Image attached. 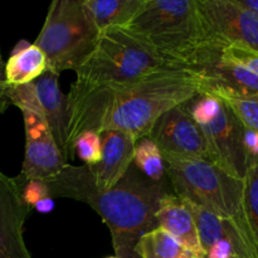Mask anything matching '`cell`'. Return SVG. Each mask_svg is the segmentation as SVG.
Returning a JSON list of instances; mask_svg holds the SVG:
<instances>
[{"label": "cell", "instance_id": "obj_22", "mask_svg": "<svg viewBox=\"0 0 258 258\" xmlns=\"http://www.w3.org/2000/svg\"><path fill=\"white\" fill-rule=\"evenodd\" d=\"M219 98L231 107L244 128L258 133V95L223 96Z\"/></svg>", "mask_w": 258, "mask_h": 258}, {"label": "cell", "instance_id": "obj_19", "mask_svg": "<svg viewBox=\"0 0 258 258\" xmlns=\"http://www.w3.org/2000/svg\"><path fill=\"white\" fill-rule=\"evenodd\" d=\"M135 253L139 258H198L161 228L143 234L135 246Z\"/></svg>", "mask_w": 258, "mask_h": 258}, {"label": "cell", "instance_id": "obj_1", "mask_svg": "<svg viewBox=\"0 0 258 258\" xmlns=\"http://www.w3.org/2000/svg\"><path fill=\"white\" fill-rule=\"evenodd\" d=\"M199 93L196 78L179 67L155 71L134 82L82 88L72 85L67 95V159L73 141L86 131L120 130L136 140L149 136L161 115Z\"/></svg>", "mask_w": 258, "mask_h": 258}, {"label": "cell", "instance_id": "obj_9", "mask_svg": "<svg viewBox=\"0 0 258 258\" xmlns=\"http://www.w3.org/2000/svg\"><path fill=\"white\" fill-rule=\"evenodd\" d=\"M207 39L258 52V17L234 0H197Z\"/></svg>", "mask_w": 258, "mask_h": 258}, {"label": "cell", "instance_id": "obj_27", "mask_svg": "<svg viewBox=\"0 0 258 258\" xmlns=\"http://www.w3.org/2000/svg\"><path fill=\"white\" fill-rule=\"evenodd\" d=\"M243 144L249 161L258 158V133L244 128Z\"/></svg>", "mask_w": 258, "mask_h": 258}, {"label": "cell", "instance_id": "obj_18", "mask_svg": "<svg viewBox=\"0 0 258 258\" xmlns=\"http://www.w3.org/2000/svg\"><path fill=\"white\" fill-rule=\"evenodd\" d=\"M145 0H85V4L100 33L125 29L140 12Z\"/></svg>", "mask_w": 258, "mask_h": 258}, {"label": "cell", "instance_id": "obj_23", "mask_svg": "<svg viewBox=\"0 0 258 258\" xmlns=\"http://www.w3.org/2000/svg\"><path fill=\"white\" fill-rule=\"evenodd\" d=\"M73 154L85 163L86 166H95L101 160V136L96 131L80 134L73 141Z\"/></svg>", "mask_w": 258, "mask_h": 258}, {"label": "cell", "instance_id": "obj_14", "mask_svg": "<svg viewBox=\"0 0 258 258\" xmlns=\"http://www.w3.org/2000/svg\"><path fill=\"white\" fill-rule=\"evenodd\" d=\"M155 221L158 228L168 232L197 257L206 258L193 214L183 199L174 193L164 194L156 209Z\"/></svg>", "mask_w": 258, "mask_h": 258}, {"label": "cell", "instance_id": "obj_8", "mask_svg": "<svg viewBox=\"0 0 258 258\" xmlns=\"http://www.w3.org/2000/svg\"><path fill=\"white\" fill-rule=\"evenodd\" d=\"M181 70L193 76L199 92L218 96H256L258 77L227 57L222 44L207 39L183 64Z\"/></svg>", "mask_w": 258, "mask_h": 258}, {"label": "cell", "instance_id": "obj_32", "mask_svg": "<svg viewBox=\"0 0 258 258\" xmlns=\"http://www.w3.org/2000/svg\"><path fill=\"white\" fill-rule=\"evenodd\" d=\"M232 258H239V257H237V256H233Z\"/></svg>", "mask_w": 258, "mask_h": 258}, {"label": "cell", "instance_id": "obj_21", "mask_svg": "<svg viewBox=\"0 0 258 258\" xmlns=\"http://www.w3.org/2000/svg\"><path fill=\"white\" fill-rule=\"evenodd\" d=\"M243 211L258 253V158L249 161L243 179Z\"/></svg>", "mask_w": 258, "mask_h": 258}, {"label": "cell", "instance_id": "obj_31", "mask_svg": "<svg viewBox=\"0 0 258 258\" xmlns=\"http://www.w3.org/2000/svg\"><path fill=\"white\" fill-rule=\"evenodd\" d=\"M107 258H120V257H117V256H112V257H107Z\"/></svg>", "mask_w": 258, "mask_h": 258}, {"label": "cell", "instance_id": "obj_29", "mask_svg": "<svg viewBox=\"0 0 258 258\" xmlns=\"http://www.w3.org/2000/svg\"><path fill=\"white\" fill-rule=\"evenodd\" d=\"M34 208L37 209L39 213H49V212L53 211L54 208V202H53V198L48 197V198L42 199V201L38 202L34 206Z\"/></svg>", "mask_w": 258, "mask_h": 258}, {"label": "cell", "instance_id": "obj_11", "mask_svg": "<svg viewBox=\"0 0 258 258\" xmlns=\"http://www.w3.org/2000/svg\"><path fill=\"white\" fill-rule=\"evenodd\" d=\"M25 128V154L22 174L25 180L48 181L57 176L67 160L39 113L22 111Z\"/></svg>", "mask_w": 258, "mask_h": 258}, {"label": "cell", "instance_id": "obj_26", "mask_svg": "<svg viewBox=\"0 0 258 258\" xmlns=\"http://www.w3.org/2000/svg\"><path fill=\"white\" fill-rule=\"evenodd\" d=\"M22 197L28 207H34L42 199L49 197V190L44 181L25 180L22 189Z\"/></svg>", "mask_w": 258, "mask_h": 258}, {"label": "cell", "instance_id": "obj_3", "mask_svg": "<svg viewBox=\"0 0 258 258\" xmlns=\"http://www.w3.org/2000/svg\"><path fill=\"white\" fill-rule=\"evenodd\" d=\"M125 29L179 68L207 40L197 0H145Z\"/></svg>", "mask_w": 258, "mask_h": 258}, {"label": "cell", "instance_id": "obj_12", "mask_svg": "<svg viewBox=\"0 0 258 258\" xmlns=\"http://www.w3.org/2000/svg\"><path fill=\"white\" fill-rule=\"evenodd\" d=\"M24 181L22 175L10 178L0 171V258H32L23 237L30 212L22 197Z\"/></svg>", "mask_w": 258, "mask_h": 258}, {"label": "cell", "instance_id": "obj_15", "mask_svg": "<svg viewBox=\"0 0 258 258\" xmlns=\"http://www.w3.org/2000/svg\"><path fill=\"white\" fill-rule=\"evenodd\" d=\"M34 86L40 110H42V117L47 122L60 153L68 161L67 96L60 90L58 75L47 70L38 80L34 81Z\"/></svg>", "mask_w": 258, "mask_h": 258}, {"label": "cell", "instance_id": "obj_25", "mask_svg": "<svg viewBox=\"0 0 258 258\" xmlns=\"http://www.w3.org/2000/svg\"><path fill=\"white\" fill-rule=\"evenodd\" d=\"M223 53L232 60L241 64L249 72L258 77V52L248 49V48L239 47V45H223Z\"/></svg>", "mask_w": 258, "mask_h": 258}, {"label": "cell", "instance_id": "obj_10", "mask_svg": "<svg viewBox=\"0 0 258 258\" xmlns=\"http://www.w3.org/2000/svg\"><path fill=\"white\" fill-rule=\"evenodd\" d=\"M148 138L156 144L163 158L209 160L208 146L203 133L184 103L161 115Z\"/></svg>", "mask_w": 258, "mask_h": 258}, {"label": "cell", "instance_id": "obj_17", "mask_svg": "<svg viewBox=\"0 0 258 258\" xmlns=\"http://www.w3.org/2000/svg\"><path fill=\"white\" fill-rule=\"evenodd\" d=\"M47 71V58L34 44L22 39L13 49L5 63V80L8 86H20L34 82Z\"/></svg>", "mask_w": 258, "mask_h": 258}, {"label": "cell", "instance_id": "obj_16", "mask_svg": "<svg viewBox=\"0 0 258 258\" xmlns=\"http://www.w3.org/2000/svg\"><path fill=\"white\" fill-rule=\"evenodd\" d=\"M185 204L193 214L199 239L206 253L212 246L218 242L226 241L233 244L239 258H258L254 246L244 237L236 223L211 213L193 203L185 202Z\"/></svg>", "mask_w": 258, "mask_h": 258}, {"label": "cell", "instance_id": "obj_4", "mask_svg": "<svg viewBox=\"0 0 258 258\" xmlns=\"http://www.w3.org/2000/svg\"><path fill=\"white\" fill-rule=\"evenodd\" d=\"M163 159L166 178L176 197L232 221L253 244L244 217L242 179L211 160Z\"/></svg>", "mask_w": 258, "mask_h": 258}, {"label": "cell", "instance_id": "obj_20", "mask_svg": "<svg viewBox=\"0 0 258 258\" xmlns=\"http://www.w3.org/2000/svg\"><path fill=\"white\" fill-rule=\"evenodd\" d=\"M133 164L150 180L163 183L165 179V163L163 155L156 144L148 136L136 141Z\"/></svg>", "mask_w": 258, "mask_h": 258}, {"label": "cell", "instance_id": "obj_13", "mask_svg": "<svg viewBox=\"0 0 258 258\" xmlns=\"http://www.w3.org/2000/svg\"><path fill=\"white\" fill-rule=\"evenodd\" d=\"M101 136V160L92 170L95 183L100 190L113 188L127 173L133 164L136 138L120 130H106Z\"/></svg>", "mask_w": 258, "mask_h": 258}, {"label": "cell", "instance_id": "obj_7", "mask_svg": "<svg viewBox=\"0 0 258 258\" xmlns=\"http://www.w3.org/2000/svg\"><path fill=\"white\" fill-rule=\"evenodd\" d=\"M184 106L203 133L209 160L243 180L249 165L243 144L244 127L231 107L222 98L202 92Z\"/></svg>", "mask_w": 258, "mask_h": 258}, {"label": "cell", "instance_id": "obj_2", "mask_svg": "<svg viewBox=\"0 0 258 258\" xmlns=\"http://www.w3.org/2000/svg\"><path fill=\"white\" fill-rule=\"evenodd\" d=\"M50 198H70L90 206L108 227L116 256L139 258L135 246L140 237L158 228L156 209L166 191L141 174L134 164L126 175L108 190H100L90 166L66 164L57 176L45 181Z\"/></svg>", "mask_w": 258, "mask_h": 258}, {"label": "cell", "instance_id": "obj_24", "mask_svg": "<svg viewBox=\"0 0 258 258\" xmlns=\"http://www.w3.org/2000/svg\"><path fill=\"white\" fill-rule=\"evenodd\" d=\"M5 95L9 105L17 106L20 111H32L42 116L34 82L20 86H8Z\"/></svg>", "mask_w": 258, "mask_h": 258}, {"label": "cell", "instance_id": "obj_30", "mask_svg": "<svg viewBox=\"0 0 258 258\" xmlns=\"http://www.w3.org/2000/svg\"><path fill=\"white\" fill-rule=\"evenodd\" d=\"M234 2L258 17V0H234Z\"/></svg>", "mask_w": 258, "mask_h": 258}, {"label": "cell", "instance_id": "obj_28", "mask_svg": "<svg viewBox=\"0 0 258 258\" xmlns=\"http://www.w3.org/2000/svg\"><path fill=\"white\" fill-rule=\"evenodd\" d=\"M7 80H5V64L2 59V55H0V113L4 112L8 107H9V101H8L7 95Z\"/></svg>", "mask_w": 258, "mask_h": 258}, {"label": "cell", "instance_id": "obj_6", "mask_svg": "<svg viewBox=\"0 0 258 258\" xmlns=\"http://www.w3.org/2000/svg\"><path fill=\"white\" fill-rule=\"evenodd\" d=\"M85 0H54L48 8L37 45L47 58V70L59 76L77 71L92 54L100 38Z\"/></svg>", "mask_w": 258, "mask_h": 258}, {"label": "cell", "instance_id": "obj_5", "mask_svg": "<svg viewBox=\"0 0 258 258\" xmlns=\"http://www.w3.org/2000/svg\"><path fill=\"white\" fill-rule=\"evenodd\" d=\"M175 67L121 28L100 34L92 54L76 71L73 85L82 88L134 82L155 71Z\"/></svg>", "mask_w": 258, "mask_h": 258}]
</instances>
